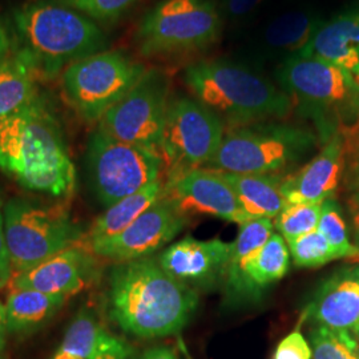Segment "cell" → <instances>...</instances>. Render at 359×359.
Segmentation results:
<instances>
[{
  "mask_svg": "<svg viewBox=\"0 0 359 359\" xmlns=\"http://www.w3.org/2000/svg\"><path fill=\"white\" fill-rule=\"evenodd\" d=\"M198 306V292L180 283L154 258L118 262L111 270L108 313L126 333L161 338L179 333Z\"/></svg>",
  "mask_w": 359,
  "mask_h": 359,
  "instance_id": "obj_1",
  "label": "cell"
},
{
  "mask_svg": "<svg viewBox=\"0 0 359 359\" xmlns=\"http://www.w3.org/2000/svg\"><path fill=\"white\" fill-rule=\"evenodd\" d=\"M0 170L28 191L69 196L76 170L62 127L40 96L0 118Z\"/></svg>",
  "mask_w": 359,
  "mask_h": 359,
  "instance_id": "obj_2",
  "label": "cell"
},
{
  "mask_svg": "<svg viewBox=\"0 0 359 359\" xmlns=\"http://www.w3.org/2000/svg\"><path fill=\"white\" fill-rule=\"evenodd\" d=\"M185 86L228 128L281 120L292 114V99L266 77L226 59L200 60L184 71Z\"/></svg>",
  "mask_w": 359,
  "mask_h": 359,
  "instance_id": "obj_3",
  "label": "cell"
},
{
  "mask_svg": "<svg viewBox=\"0 0 359 359\" xmlns=\"http://www.w3.org/2000/svg\"><path fill=\"white\" fill-rule=\"evenodd\" d=\"M20 50L39 75L52 77L77 60L105 51L108 40L87 16L53 1L29 3L13 13Z\"/></svg>",
  "mask_w": 359,
  "mask_h": 359,
  "instance_id": "obj_4",
  "label": "cell"
},
{
  "mask_svg": "<svg viewBox=\"0 0 359 359\" xmlns=\"http://www.w3.org/2000/svg\"><path fill=\"white\" fill-rule=\"evenodd\" d=\"M311 129L277 120L225 130L221 147L208 169L241 175H278L298 164L318 145Z\"/></svg>",
  "mask_w": 359,
  "mask_h": 359,
  "instance_id": "obj_5",
  "label": "cell"
},
{
  "mask_svg": "<svg viewBox=\"0 0 359 359\" xmlns=\"http://www.w3.org/2000/svg\"><path fill=\"white\" fill-rule=\"evenodd\" d=\"M276 77L298 115L314 124L322 145L341 132L358 87L355 77L325 60L301 55L287 56Z\"/></svg>",
  "mask_w": 359,
  "mask_h": 359,
  "instance_id": "obj_6",
  "label": "cell"
},
{
  "mask_svg": "<svg viewBox=\"0 0 359 359\" xmlns=\"http://www.w3.org/2000/svg\"><path fill=\"white\" fill-rule=\"evenodd\" d=\"M222 32V13L213 0H163L147 13L135 41L145 57L205 51Z\"/></svg>",
  "mask_w": 359,
  "mask_h": 359,
  "instance_id": "obj_7",
  "label": "cell"
},
{
  "mask_svg": "<svg viewBox=\"0 0 359 359\" xmlns=\"http://www.w3.org/2000/svg\"><path fill=\"white\" fill-rule=\"evenodd\" d=\"M3 217L11 264L18 273L35 268L86 237L62 205L13 198L3 206Z\"/></svg>",
  "mask_w": 359,
  "mask_h": 359,
  "instance_id": "obj_8",
  "label": "cell"
},
{
  "mask_svg": "<svg viewBox=\"0 0 359 359\" xmlns=\"http://www.w3.org/2000/svg\"><path fill=\"white\" fill-rule=\"evenodd\" d=\"M163 165L161 154L120 142L100 127L90 133L87 142L88 182L104 208H109L160 180Z\"/></svg>",
  "mask_w": 359,
  "mask_h": 359,
  "instance_id": "obj_9",
  "label": "cell"
},
{
  "mask_svg": "<svg viewBox=\"0 0 359 359\" xmlns=\"http://www.w3.org/2000/svg\"><path fill=\"white\" fill-rule=\"evenodd\" d=\"M147 72L145 65L123 51L90 55L62 74L67 102L86 121H100Z\"/></svg>",
  "mask_w": 359,
  "mask_h": 359,
  "instance_id": "obj_10",
  "label": "cell"
},
{
  "mask_svg": "<svg viewBox=\"0 0 359 359\" xmlns=\"http://www.w3.org/2000/svg\"><path fill=\"white\" fill-rule=\"evenodd\" d=\"M225 130L224 121L198 100L170 99L160 148L169 175L205 168L217 154Z\"/></svg>",
  "mask_w": 359,
  "mask_h": 359,
  "instance_id": "obj_11",
  "label": "cell"
},
{
  "mask_svg": "<svg viewBox=\"0 0 359 359\" xmlns=\"http://www.w3.org/2000/svg\"><path fill=\"white\" fill-rule=\"evenodd\" d=\"M170 81L161 69H147L139 83L99 121V127L120 142L160 154L169 105Z\"/></svg>",
  "mask_w": 359,
  "mask_h": 359,
  "instance_id": "obj_12",
  "label": "cell"
},
{
  "mask_svg": "<svg viewBox=\"0 0 359 359\" xmlns=\"http://www.w3.org/2000/svg\"><path fill=\"white\" fill-rule=\"evenodd\" d=\"M163 196L185 217L212 216L238 225L252 221L241 209L231 184L213 169L196 168L169 175Z\"/></svg>",
  "mask_w": 359,
  "mask_h": 359,
  "instance_id": "obj_13",
  "label": "cell"
},
{
  "mask_svg": "<svg viewBox=\"0 0 359 359\" xmlns=\"http://www.w3.org/2000/svg\"><path fill=\"white\" fill-rule=\"evenodd\" d=\"M187 224L188 217L163 196L118 236L90 245V252L117 262L148 258L169 244Z\"/></svg>",
  "mask_w": 359,
  "mask_h": 359,
  "instance_id": "obj_14",
  "label": "cell"
},
{
  "mask_svg": "<svg viewBox=\"0 0 359 359\" xmlns=\"http://www.w3.org/2000/svg\"><path fill=\"white\" fill-rule=\"evenodd\" d=\"M233 243L185 237L167 248L158 264L169 276L194 290H209L224 283Z\"/></svg>",
  "mask_w": 359,
  "mask_h": 359,
  "instance_id": "obj_15",
  "label": "cell"
},
{
  "mask_svg": "<svg viewBox=\"0 0 359 359\" xmlns=\"http://www.w3.org/2000/svg\"><path fill=\"white\" fill-rule=\"evenodd\" d=\"M346 161V144L341 133H335L322 149L294 175L283 179L286 204H320L333 198L338 189Z\"/></svg>",
  "mask_w": 359,
  "mask_h": 359,
  "instance_id": "obj_16",
  "label": "cell"
},
{
  "mask_svg": "<svg viewBox=\"0 0 359 359\" xmlns=\"http://www.w3.org/2000/svg\"><path fill=\"white\" fill-rule=\"evenodd\" d=\"M97 274V262L87 250L72 246L32 269L18 273L15 289H31L48 294H75Z\"/></svg>",
  "mask_w": 359,
  "mask_h": 359,
  "instance_id": "obj_17",
  "label": "cell"
},
{
  "mask_svg": "<svg viewBox=\"0 0 359 359\" xmlns=\"http://www.w3.org/2000/svg\"><path fill=\"white\" fill-rule=\"evenodd\" d=\"M305 317L314 325L354 333L359 325V264L337 270L314 293Z\"/></svg>",
  "mask_w": 359,
  "mask_h": 359,
  "instance_id": "obj_18",
  "label": "cell"
},
{
  "mask_svg": "<svg viewBox=\"0 0 359 359\" xmlns=\"http://www.w3.org/2000/svg\"><path fill=\"white\" fill-rule=\"evenodd\" d=\"M273 233L274 224L269 218L252 219L240 225L224 278L226 306H246L249 304H256L261 298V294L250 281L249 273L256 257Z\"/></svg>",
  "mask_w": 359,
  "mask_h": 359,
  "instance_id": "obj_19",
  "label": "cell"
},
{
  "mask_svg": "<svg viewBox=\"0 0 359 359\" xmlns=\"http://www.w3.org/2000/svg\"><path fill=\"white\" fill-rule=\"evenodd\" d=\"M297 55L325 60L359 80V4L323 22L314 38Z\"/></svg>",
  "mask_w": 359,
  "mask_h": 359,
  "instance_id": "obj_20",
  "label": "cell"
},
{
  "mask_svg": "<svg viewBox=\"0 0 359 359\" xmlns=\"http://www.w3.org/2000/svg\"><path fill=\"white\" fill-rule=\"evenodd\" d=\"M241 209L249 219L277 217L286 204L283 197V179L278 175H241L225 173Z\"/></svg>",
  "mask_w": 359,
  "mask_h": 359,
  "instance_id": "obj_21",
  "label": "cell"
},
{
  "mask_svg": "<svg viewBox=\"0 0 359 359\" xmlns=\"http://www.w3.org/2000/svg\"><path fill=\"white\" fill-rule=\"evenodd\" d=\"M38 76L32 59L20 48L0 60V118L13 115L35 99Z\"/></svg>",
  "mask_w": 359,
  "mask_h": 359,
  "instance_id": "obj_22",
  "label": "cell"
},
{
  "mask_svg": "<svg viewBox=\"0 0 359 359\" xmlns=\"http://www.w3.org/2000/svg\"><path fill=\"white\" fill-rule=\"evenodd\" d=\"M65 295L15 289L4 305L8 334H31L43 327L65 305Z\"/></svg>",
  "mask_w": 359,
  "mask_h": 359,
  "instance_id": "obj_23",
  "label": "cell"
},
{
  "mask_svg": "<svg viewBox=\"0 0 359 359\" xmlns=\"http://www.w3.org/2000/svg\"><path fill=\"white\" fill-rule=\"evenodd\" d=\"M164 184L157 180L142 191L117 201L97 218L87 237L88 244H99L108 241L126 231L129 225L142 216V213L163 197Z\"/></svg>",
  "mask_w": 359,
  "mask_h": 359,
  "instance_id": "obj_24",
  "label": "cell"
},
{
  "mask_svg": "<svg viewBox=\"0 0 359 359\" xmlns=\"http://www.w3.org/2000/svg\"><path fill=\"white\" fill-rule=\"evenodd\" d=\"M323 22L311 11H289L270 22L264 34V41L271 50L286 52L289 56L297 55L314 38Z\"/></svg>",
  "mask_w": 359,
  "mask_h": 359,
  "instance_id": "obj_25",
  "label": "cell"
},
{
  "mask_svg": "<svg viewBox=\"0 0 359 359\" xmlns=\"http://www.w3.org/2000/svg\"><path fill=\"white\" fill-rule=\"evenodd\" d=\"M290 265V250L280 233H273L250 268V281L258 293L285 277Z\"/></svg>",
  "mask_w": 359,
  "mask_h": 359,
  "instance_id": "obj_26",
  "label": "cell"
},
{
  "mask_svg": "<svg viewBox=\"0 0 359 359\" xmlns=\"http://www.w3.org/2000/svg\"><path fill=\"white\" fill-rule=\"evenodd\" d=\"M309 339L311 359H358V341L351 332L316 325Z\"/></svg>",
  "mask_w": 359,
  "mask_h": 359,
  "instance_id": "obj_27",
  "label": "cell"
},
{
  "mask_svg": "<svg viewBox=\"0 0 359 359\" xmlns=\"http://www.w3.org/2000/svg\"><path fill=\"white\" fill-rule=\"evenodd\" d=\"M104 330L90 309H81L65 330L60 350L76 354L84 359L93 355Z\"/></svg>",
  "mask_w": 359,
  "mask_h": 359,
  "instance_id": "obj_28",
  "label": "cell"
},
{
  "mask_svg": "<svg viewBox=\"0 0 359 359\" xmlns=\"http://www.w3.org/2000/svg\"><path fill=\"white\" fill-rule=\"evenodd\" d=\"M318 231L333 248L337 258H359V250L351 244L346 222L342 217V210L334 198L323 201L321 205V217Z\"/></svg>",
  "mask_w": 359,
  "mask_h": 359,
  "instance_id": "obj_29",
  "label": "cell"
},
{
  "mask_svg": "<svg viewBox=\"0 0 359 359\" xmlns=\"http://www.w3.org/2000/svg\"><path fill=\"white\" fill-rule=\"evenodd\" d=\"M322 205V204H321ZM320 204H285L278 216L274 218V228L286 243L318 229L321 217Z\"/></svg>",
  "mask_w": 359,
  "mask_h": 359,
  "instance_id": "obj_30",
  "label": "cell"
},
{
  "mask_svg": "<svg viewBox=\"0 0 359 359\" xmlns=\"http://www.w3.org/2000/svg\"><path fill=\"white\" fill-rule=\"evenodd\" d=\"M287 245L297 268H317L338 259L333 248L318 229L299 236Z\"/></svg>",
  "mask_w": 359,
  "mask_h": 359,
  "instance_id": "obj_31",
  "label": "cell"
},
{
  "mask_svg": "<svg viewBox=\"0 0 359 359\" xmlns=\"http://www.w3.org/2000/svg\"><path fill=\"white\" fill-rule=\"evenodd\" d=\"M77 13L97 20H114L129 10L137 0H55Z\"/></svg>",
  "mask_w": 359,
  "mask_h": 359,
  "instance_id": "obj_32",
  "label": "cell"
},
{
  "mask_svg": "<svg viewBox=\"0 0 359 359\" xmlns=\"http://www.w3.org/2000/svg\"><path fill=\"white\" fill-rule=\"evenodd\" d=\"M273 359H311V347L302 333L294 330L278 344Z\"/></svg>",
  "mask_w": 359,
  "mask_h": 359,
  "instance_id": "obj_33",
  "label": "cell"
},
{
  "mask_svg": "<svg viewBox=\"0 0 359 359\" xmlns=\"http://www.w3.org/2000/svg\"><path fill=\"white\" fill-rule=\"evenodd\" d=\"M132 347L124 339L104 332L90 359H129Z\"/></svg>",
  "mask_w": 359,
  "mask_h": 359,
  "instance_id": "obj_34",
  "label": "cell"
},
{
  "mask_svg": "<svg viewBox=\"0 0 359 359\" xmlns=\"http://www.w3.org/2000/svg\"><path fill=\"white\" fill-rule=\"evenodd\" d=\"M11 257L6 238L4 231V217H3V204L0 200V289H3L11 277Z\"/></svg>",
  "mask_w": 359,
  "mask_h": 359,
  "instance_id": "obj_35",
  "label": "cell"
},
{
  "mask_svg": "<svg viewBox=\"0 0 359 359\" xmlns=\"http://www.w3.org/2000/svg\"><path fill=\"white\" fill-rule=\"evenodd\" d=\"M357 81H358V87L347 107L346 115L339 132L345 139L359 137V80Z\"/></svg>",
  "mask_w": 359,
  "mask_h": 359,
  "instance_id": "obj_36",
  "label": "cell"
},
{
  "mask_svg": "<svg viewBox=\"0 0 359 359\" xmlns=\"http://www.w3.org/2000/svg\"><path fill=\"white\" fill-rule=\"evenodd\" d=\"M262 1L264 0H222L219 11L236 20L253 13Z\"/></svg>",
  "mask_w": 359,
  "mask_h": 359,
  "instance_id": "obj_37",
  "label": "cell"
},
{
  "mask_svg": "<svg viewBox=\"0 0 359 359\" xmlns=\"http://www.w3.org/2000/svg\"><path fill=\"white\" fill-rule=\"evenodd\" d=\"M133 359H179L173 348L168 346H154L147 348L140 355Z\"/></svg>",
  "mask_w": 359,
  "mask_h": 359,
  "instance_id": "obj_38",
  "label": "cell"
},
{
  "mask_svg": "<svg viewBox=\"0 0 359 359\" xmlns=\"http://www.w3.org/2000/svg\"><path fill=\"white\" fill-rule=\"evenodd\" d=\"M351 229L354 236V246L359 250V197H350Z\"/></svg>",
  "mask_w": 359,
  "mask_h": 359,
  "instance_id": "obj_39",
  "label": "cell"
},
{
  "mask_svg": "<svg viewBox=\"0 0 359 359\" xmlns=\"http://www.w3.org/2000/svg\"><path fill=\"white\" fill-rule=\"evenodd\" d=\"M13 51V39L7 28L0 23V60Z\"/></svg>",
  "mask_w": 359,
  "mask_h": 359,
  "instance_id": "obj_40",
  "label": "cell"
},
{
  "mask_svg": "<svg viewBox=\"0 0 359 359\" xmlns=\"http://www.w3.org/2000/svg\"><path fill=\"white\" fill-rule=\"evenodd\" d=\"M7 335H8V327H7V314H6V308L4 305L0 302V353L6 346V341H7Z\"/></svg>",
  "mask_w": 359,
  "mask_h": 359,
  "instance_id": "obj_41",
  "label": "cell"
},
{
  "mask_svg": "<svg viewBox=\"0 0 359 359\" xmlns=\"http://www.w3.org/2000/svg\"><path fill=\"white\" fill-rule=\"evenodd\" d=\"M52 359H84L81 357H79L76 354H72V353H68V351H63V350H57L56 354L53 355Z\"/></svg>",
  "mask_w": 359,
  "mask_h": 359,
  "instance_id": "obj_42",
  "label": "cell"
},
{
  "mask_svg": "<svg viewBox=\"0 0 359 359\" xmlns=\"http://www.w3.org/2000/svg\"><path fill=\"white\" fill-rule=\"evenodd\" d=\"M354 334H355V335H358V337H359V325H358V326H357V329H355V330H354Z\"/></svg>",
  "mask_w": 359,
  "mask_h": 359,
  "instance_id": "obj_43",
  "label": "cell"
},
{
  "mask_svg": "<svg viewBox=\"0 0 359 359\" xmlns=\"http://www.w3.org/2000/svg\"><path fill=\"white\" fill-rule=\"evenodd\" d=\"M0 359H4V358H3V357H0Z\"/></svg>",
  "mask_w": 359,
  "mask_h": 359,
  "instance_id": "obj_44",
  "label": "cell"
},
{
  "mask_svg": "<svg viewBox=\"0 0 359 359\" xmlns=\"http://www.w3.org/2000/svg\"><path fill=\"white\" fill-rule=\"evenodd\" d=\"M358 359H359V357H358Z\"/></svg>",
  "mask_w": 359,
  "mask_h": 359,
  "instance_id": "obj_45",
  "label": "cell"
}]
</instances>
